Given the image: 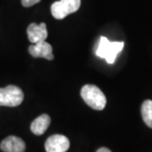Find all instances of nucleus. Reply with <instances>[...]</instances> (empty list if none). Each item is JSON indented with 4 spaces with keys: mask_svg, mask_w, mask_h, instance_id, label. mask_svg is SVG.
Returning <instances> with one entry per match:
<instances>
[{
    "mask_svg": "<svg viewBox=\"0 0 152 152\" xmlns=\"http://www.w3.org/2000/svg\"><path fill=\"white\" fill-rule=\"evenodd\" d=\"M80 96L84 102L94 110L102 111L107 104V98L101 89L94 85H86L82 87Z\"/></svg>",
    "mask_w": 152,
    "mask_h": 152,
    "instance_id": "obj_1",
    "label": "nucleus"
},
{
    "mask_svg": "<svg viewBox=\"0 0 152 152\" xmlns=\"http://www.w3.org/2000/svg\"><path fill=\"white\" fill-rule=\"evenodd\" d=\"M124 46V42H110L105 37L100 38L96 53L99 58H104L106 61L112 64L115 62L118 54L123 50Z\"/></svg>",
    "mask_w": 152,
    "mask_h": 152,
    "instance_id": "obj_2",
    "label": "nucleus"
},
{
    "mask_svg": "<svg viewBox=\"0 0 152 152\" xmlns=\"http://www.w3.org/2000/svg\"><path fill=\"white\" fill-rule=\"evenodd\" d=\"M24 93L20 87L10 85L0 88V107H17L22 103Z\"/></svg>",
    "mask_w": 152,
    "mask_h": 152,
    "instance_id": "obj_3",
    "label": "nucleus"
},
{
    "mask_svg": "<svg viewBox=\"0 0 152 152\" xmlns=\"http://www.w3.org/2000/svg\"><path fill=\"white\" fill-rule=\"evenodd\" d=\"M80 3V0H60L54 2L51 7L52 15L57 20H63L78 10Z\"/></svg>",
    "mask_w": 152,
    "mask_h": 152,
    "instance_id": "obj_4",
    "label": "nucleus"
},
{
    "mask_svg": "<svg viewBox=\"0 0 152 152\" xmlns=\"http://www.w3.org/2000/svg\"><path fill=\"white\" fill-rule=\"evenodd\" d=\"M69 148V140L64 135L54 134L49 137L45 143L47 152H66Z\"/></svg>",
    "mask_w": 152,
    "mask_h": 152,
    "instance_id": "obj_5",
    "label": "nucleus"
},
{
    "mask_svg": "<svg viewBox=\"0 0 152 152\" xmlns=\"http://www.w3.org/2000/svg\"><path fill=\"white\" fill-rule=\"evenodd\" d=\"M29 53L34 58H43L48 60H53L52 46L46 41L40 42L29 47Z\"/></svg>",
    "mask_w": 152,
    "mask_h": 152,
    "instance_id": "obj_6",
    "label": "nucleus"
},
{
    "mask_svg": "<svg viewBox=\"0 0 152 152\" xmlns=\"http://www.w3.org/2000/svg\"><path fill=\"white\" fill-rule=\"evenodd\" d=\"M27 35L29 41L33 44L46 41L48 37V30L45 23L37 25L36 23L31 24L27 28Z\"/></svg>",
    "mask_w": 152,
    "mask_h": 152,
    "instance_id": "obj_7",
    "label": "nucleus"
},
{
    "mask_svg": "<svg viewBox=\"0 0 152 152\" xmlns=\"http://www.w3.org/2000/svg\"><path fill=\"white\" fill-rule=\"evenodd\" d=\"M0 148L4 152H24L26 144L19 137L9 136L1 142Z\"/></svg>",
    "mask_w": 152,
    "mask_h": 152,
    "instance_id": "obj_8",
    "label": "nucleus"
},
{
    "mask_svg": "<svg viewBox=\"0 0 152 152\" xmlns=\"http://www.w3.org/2000/svg\"><path fill=\"white\" fill-rule=\"evenodd\" d=\"M51 124V118L48 114L39 116L31 124V130L36 135H42L48 129Z\"/></svg>",
    "mask_w": 152,
    "mask_h": 152,
    "instance_id": "obj_9",
    "label": "nucleus"
},
{
    "mask_svg": "<svg viewBox=\"0 0 152 152\" xmlns=\"http://www.w3.org/2000/svg\"><path fill=\"white\" fill-rule=\"evenodd\" d=\"M142 118L145 124L152 129V101L146 100L145 101L141 106Z\"/></svg>",
    "mask_w": 152,
    "mask_h": 152,
    "instance_id": "obj_10",
    "label": "nucleus"
},
{
    "mask_svg": "<svg viewBox=\"0 0 152 152\" xmlns=\"http://www.w3.org/2000/svg\"><path fill=\"white\" fill-rule=\"evenodd\" d=\"M41 0H21V4L24 7L28 8V7H31V6L37 4Z\"/></svg>",
    "mask_w": 152,
    "mask_h": 152,
    "instance_id": "obj_11",
    "label": "nucleus"
},
{
    "mask_svg": "<svg viewBox=\"0 0 152 152\" xmlns=\"http://www.w3.org/2000/svg\"><path fill=\"white\" fill-rule=\"evenodd\" d=\"M96 152H112L109 149L107 148H105V147H102V148H100L99 150H98Z\"/></svg>",
    "mask_w": 152,
    "mask_h": 152,
    "instance_id": "obj_12",
    "label": "nucleus"
}]
</instances>
